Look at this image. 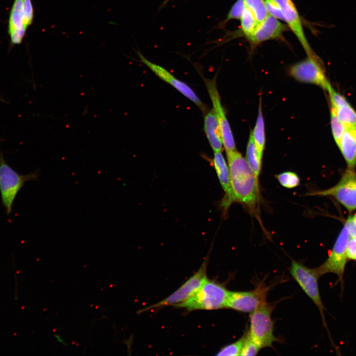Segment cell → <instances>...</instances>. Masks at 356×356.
I'll use <instances>...</instances> for the list:
<instances>
[{"instance_id":"obj_1","label":"cell","mask_w":356,"mask_h":356,"mask_svg":"<svg viewBox=\"0 0 356 356\" xmlns=\"http://www.w3.org/2000/svg\"><path fill=\"white\" fill-rule=\"evenodd\" d=\"M232 201L241 203L250 208L256 207L259 198L258 178L246 159L236 150L226 152Z\"/></svg>"},{"instance_id":"obj_2","label":"cell","mask_w":356,"mask_h":356,"mask_svg":"<svg viewBox=\"0 0 356 356\" xmlns=\"http://www.w3.org/2000/svg\"><path fill=\"white\" fill-rule=\"evenodd\" d=\"M4 140L0 137V144ZM39 176L38 169L24 175L18 173L6 162L0 147V192L7 216L12 212L14 200L24 184L28 181L38 180Z\"/></svg>"},{"instance_id":"obj_3","label":"cell","mask_w":356,"mask_h":356,"mask_svg":"<svg viewBox=\"0 0 356 356\" xmlns=\"http://www.w3.org/2000/svg\"><path fill=\"white\" fill-rule=\"evenodd\" d=\"M229 293L224 285L207 278L192 297L175 307L189 311L226 308Z\"/></svg>"},{"instance_id":"obj_4","label":"cell","mask_w":356,"mask_h":356,"mask_svg":"<svg viewBox=\"0 0 356 356\" xmlns=\"http://www.w3.org/2000/svg\"><path fill=\"white\" fill-rule=\"evenodd\" d=\"M274 305L267 303L251 312L248 333L262 348L272 347L277 339L273 334L274 324L271 314Z\"/></svg>"},{"instance_id":"obj_5","label":"cell","mask_w":356,"mask_h":356,"mask_svg":"<svg viewBox=\"0 0 356 356\" xmlns=\"http://www.w3.org/2000/svg\"><path fill=\"white\" fill-rule=\"evenodd\" d=\"M208 262V258H207L198 270L170 296L155 304L140 310L138 313L170 306H176L188 300L207 279L206 269Z\"/></svg>"},{"instance_id":"obj_6","label":"cell","mask_w":356,"mask_h":356,"mask_svg":"<svg viewBox=\"0 0 356 356\" xmlns=\"http://www.w3.org/2000/svg\"><path fill=\"white\" fill-rule=\"evenodd\" d=\"M290 272L304 292L318 309L324 326L328 331L325 322L323 305L319 291L318 279L319 277L315 268H310L294 260L292 261Z\"/></svg>"},{"instance_id":"obj_7","label":"cell","mask_w":356,"mask_h":356,"mask_svg":"<svg viewBox=\"0 0 356 356\" xmlns=\"http://www.w3.org/2000/svg\"><path fill=\"white\" fill-rule=\"evenodd\" d=\"M350 235L345 224L337 237L333 248L326 261L315 268L319 277L329 273L336 274L341 283L343 282V275L347 262V245Z\"/></svg>"},{"instance_id":"obj_8","label":"cell","mask_w":356,"mask_h":356,"mask_svg":"<svg viewBox=\"0 0 356 356\" xmlns=\"http://www.w3.org/2000/svg\"><path fill=\"white\" fill-rule=\"evenodd\" d=\"M269 288L261 282L249 291H229L226 308L251 313L267 303Z\"/></svg>"},{"instance_id":"obj_9","label":"cell","mask_w":356,"mask_h":356,"mask_svg":"<svg viewBox=\"0 0 356 356\" xmlns=\"http://www.w3.org/2000/svg\"><path fill=\"white\" fill-rule=\"evenodd\" d=\"M320 59L309 57L305 60L293 65L290 74L297 81L314 84L328 91L332 87L321 66Z\"/></svg>"},{"instance_id":"obj_10","label":"cell","mask_w":356,"mask_h":356,"mask_svg":"<svg viewBox=\"0 0 356 356\" xmlns=\"http://www.w3.org/2000/svg\"><path fill=\"white\" fill-rule=\"evenodd\" d=\"M312 195L332 196L348 211H353L356 209V173L349 169L336 185Z\"/></svg>"},{"instance_id":"obj_11","label":"cell","mask_w":356,"mask_h":356,"mask_svg":"<svg viewBox=\"0 0 356 356\" xmlns=\"http://www.w3.org/2000/svg\"><path fill=\"white\" fill-rule=\"evenodd\" d=\"M203 80L212 104V109L221 128L223 145L226 152L236 150L233 134L221 103L216 80L203 78Z\"/></svg>"},{"instance_id":"obj_12","label":"cell","mask_w":356,"mask_h":356,"mask_svg":"<svg viewBox=\"0 0 356 356\" xmlns=\"http://www.w3.org/2000/svg\"><path fill=\"white\" fill-rule=\"evenodd\" d=\"M137 53L142 63L147 66L160 79L170 85L194 103L204 114L209 110L207 105L200 99L188 85L176 78L164 67L148 60L140 52L137 51Z\"/></svg>"},{"instance_id":"obj_13","label":"cell","mask_w":356,"mask_h":356,"mask_svg":"<svg viewBox=\"0 0 356 356\" xmlns=\"http://www.w3.org/2000/svg\"><path fill=\"white\" fill-rule=\"evenodd\" d=\"M279 5L285 21L296 35L309 57L318 58L312 51L304 33L301 20L291 0H275Z\"/></svg>"},{"instance_id":"obj_14","label":"cell","mask_w":356,"mask_h":356,"mask_svg":"<svg viewBox=\"0 0 356 356\" xmlns=\"http://www.w3.org/2000/svg\"><path fill=\"white\" fill-rule=\"evenodd\" d=\"M331 107L339 120L346 128L356 129V111L346 98L332 87L328 91Z\"/></svg>"},{"instance_id":"obj_15","label":"cell","mask_w":356,"mask_h":356,"mask_svg":"<svg viewBox=\"0 0 356 356\" xmlns=\"http://www.w3.org/2000/svg\"><path fill=\"white\" fill-rule=\"evenodd\" d=\"M23 0H14L8 22V34L12 45L21 43L27 29L24 26Z\"/></svg>"},{"instance_id":"obj_16","label":"cell","mask_w":356,"mask_h":356,"mask_svg":"<svg viewBox=\"0 0 356 356\" xmlns=\"http://www.w3.org/2000/svg\"><path fill=\"white\" fill-rule=\"evenodd\" d=\"M285 29L284 25L269 14L258 25L249 39L254 43H259L278 37Z\"/></svg>"},{"instance_id":"obj_17","label":"cell","mask_w":356,"mask_h":356,"mask_svg":"<svg viewBox=\"0 0 356 356\" xmlns=\"http://www.w3.org/2000/svg\"><path fill=\"white\" fill-rule=\"evenodd\" d=\"M213 163L221 185L225 193L222 205L226 208L233 202L232 194L228 166L222 152H214Z\"/></svg>"},{"instance_id":"obj_18","label":"cell","mask_w":356,"mask_h":356,"mask_svg":"<svg viewBox=\"0 0 356 356\" xmlns=\"http://www.w3.org/2000/svg\"><path fill=\"white\" fill-rule=\"evenodd\" d=\"M204 129L206 136L214 152L223 149V142L220 125L213 109L204 114Z\"/></svg>"},{"instance_id":"obj_19","label":"cell","mask_w":356,"mask_h":356,"mask_svg":"<svg viewBox=\"0 0 356 356\" xmlns=\"http://www.w3.org/2000/svg\"><path fill=\"white\" fill-rule=\"evenodd\" d=\"M349 170L356 166V129L346 128L338 146Z\"/></svg>"},{"instance_id":"obj_20","label":"cell","mask_w":356,"mask_h":356,"mask_svg":"<svg viewBox=\"0 0 356 356\" xmlns=\"http://www.w3.org/2000/svg\"><path fill=\"white\" fill-rule=\"evenodd\" d=\"M261 99L258 109V114L253 131L251 133L257 151L259 156L262 159L263 151L266 143V136L264 117L262 109Z\"/></svg>"},{"instance_id":"obj_21","label":"cell","mask_w":356,"mask_h":356,"mask_svg":"<svg viewBox=\"0 0 356 356\" xmlns=\"http://www.w3.org/2000/svg\"><path fill=\"white\" fill-rule=\"evenodd\" d=\"M246 161L257 178L262 166V158L257 151L252 136L250 134L246 148Z\"/></svg>"},{"instance_id":"obj_22","label":"cell","mask_w":356,"mask_h":356,"mask_svg":"<svg viewBox=\"0 0 356 356\" xmlns=\"http://www.w3.org/2000/svg\"><path fill=\"white\" fill-rule=\"evenodd\" d=\"M241 29L249 38L252 36L259 24L252 11L246 6L241 17Z\"/></svg>"},{"instance_id":"obj_23","label":"cell","mask_w":356,"mask_h":356,"mask_svg":"<svg viewBox=\"0 0 356 356\" xmlns=\"http://www.w3.org/2000/svg\"><path fill=\"white\" fill-rule=\"evenodd\" d=\"M246 6L252 11L259 24L268 15L264 0H244Z\"/></svg>"},{"instance_id":"obj_24","label":"cell","mask_w":356,"mask_h":356,"mask_svg":"<svg viewBox=\"0 0 356 356\" xmlns=\"http://www.w3.org/2000/svg\"><path fill=\"white\" fill-rule=\"evenodd\" d=\"M330 124L334 139L338 146L346 127L339 120L332 108L330 110Z\"/></svg>"},{"instance_id":"obj_25","label":"cell","mask_w":356,"mask_h":356,"mask_svg":"<svg viewBox=\"0 0 356 356\" xmlns=\"http://www.w3.org/2000/svg\"><path fill=\"white\" fill-rule=\"evenodd\" d=\"M245 336L246 333L237 341L222 348L216 356H240Z\"/></svg>"},{"instance_id":"obj_26","label":"cell","mask_w":356,"mask_h":356,"mask_svg":"<svg viewBox=\"0 0 356 356\" xmlns=\"http://www.w3.org/2000/svg\"><path fill=\"white\" fill-rule=\"evenodd\" d=\"M280 184L287 188H292L299 185L300 179L296 173L285 172L276 176Z\"/></svg>"},{"instance_id":"obj_27","label":"cell","mask_w":356,"mask_h":356,"mask_svg":"<svg viewBox=\"0 0 356 356\" xmlns=\"http://www.w3.org/2000/svg\"><path fill=\"white\" fill-rule=\"evenodd\" d=\"M261 348L251 338L248 332L246 333L245 339L240 356H256Z\"/></svg>"},{"instance_id":"obj_28","label":"cell","mask_w":356,"mask_h":356,"mask_svg":"<svg viewBox=\"0 0 356 356\" xmlns=\"http://www.w3.org/2000/svg\"><path fill=\"white\" fill-rule=\"evenodd\" d=\"M246 6L244 0H237L230 10L226 21L232 19H240Z\"/></svg>"},{"instance_id":"obj_29","label":"cell","mask_w":356,"mask_h":356,"mask_svg":"<svg viewBox=\"0 0 356 356\" xmlns=\"http://www.w3.org/2000/svg\"><path fill=\"white\" fill-rule=\"evenodd\" d=\"M24 12V26L27 29L33 21L34 17V9L31 0H23Z\"/></svg>"},{"instance_id":"obj_30","label":"cell","mask_w":356,"mask_h":356,"mask_svg":"<svg viewBox=\"0 0 356 356\" xmlns=\"http://www.w3.org/2000/svg\"><path fill=\"white\" fill-rule=\"evenodd\" d=\"M265 2L267 10L270 15L285 21L282 10L275 0H266Z\"/></svg>"},{"instance_id":"obj_31","label":"cell","mask_w":356,"mask_h":356,"mask_svg":"<svg viewBox=\"0 0 356 356\" xmlns=\"http://www.w3.org/2000/svg\"><path fill=\"white\" fill-rule=\"evenodd\" d=\"M347 256L349 260L356 258V238L350 237L347 245Z\"/></svg>"},{"instance_id":"obj_32","label":"cell","mask_w":356,"mask_h":356,"mask_svg":"<svg viewBox=\"0 0 356 356\" xmlns=\"http://www.w3.org/2000/svg\"><path fill=\"white\" fill-rule=\"evenodd\" d=\"M348 228L351 237L356 236V221L353 220L351 217H349L345 223Z\"/></svg>"},{"instance_id":"obj_33","label":"cell","mask_w":356,"mask_h":356,"mask_svg":"<svg viewBox=\"0 0 356 356\" xmlns=\"http://www.w3.org/2000/svg\"><path fill=\"white\" fill-rule=\"evenodd\" d=\"M55 336H56V338H57V340L58 342H59L60 343H62V344H63V345L65 344L64 341L61 339L60 336L55 335Z\"/></svg>"},{"instance_id":"obj_34","label":"cell","mask_w":356,"mask_h":356,"mask_svg":"<svg viewBox=\"0 0 356 356\" xmlns=\"http://www.w3.org/2000/svg\"><path fill=\"white\" fill-rule=\"evenodd\" d=\"M351 217L352 218V219H353V220L356 221V214H355L354 216H351Z\"/></svg>"},{"instance_id":"obj_35","label":"cell","mask_w":356,"mask_h":356,"mask_svg":"<svg viewBox=\"0 0 356 356\" xmlns=\"http://www.w3.org/2000/svg\"><path fill=\"white\" fill-rule=\"evenodd\" d=\"M169 0H165V2H167Z\"/></svg>"},{"instance_id":"obj_36","label":"cell","mask_w":356,"mask_h":356,"mask_svg":"<svg viewBox=\"0 0 356 356\" xmlns=\"http://www.w3.org/2000/svg\"><path fill=\"white\" fill-rule=\"evenodd\" d=\"M350 237H351V236H350ZM354 238H356V237H355Z\"/></svg>"},{"instance_id":"obj_37","label":"cell","mask_w":356,"mask_h":356,"mask_svg":"<svg viewBox=\"0 0 356 356\" xmlns=\"http://www.w3.org/2000/svg\"><path fill=\"white\" fill-rule=\"evenodd\" d=\"M355 261H356V259H355Z\"/></svg>"}]
</instances>
